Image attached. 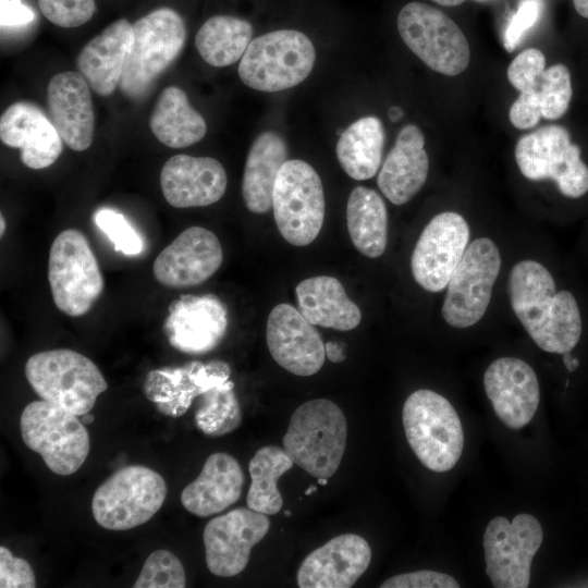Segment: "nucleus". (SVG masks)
Wrapping results in <instances>:
<instances>
[{
	"label": "nucleus",
	"instance_id": "obj_34",
	"mask_svg": "<svg viewBox=\"0 0 588 588\" xmlns=\"http://www.w3.org/2000/svg\"><path fill=\"white\" fill-rule=\"evenodd\" d=\"M382 122L373 115L364 117L342 132L336 143V157L347 175L368 180L379 170L384 145Z\"/></svg>",
	"mask_w": 588,
	"mask_h": 588
},
{
	"label": "nucleus",
	"instance_id": "obj_29",
	"mask_svg": "<svg viewBox=\"0 0 588 588\" xmlns=\"http://www.w3.org/2000/svg\"><path fill=\"white\" fill-rule=\"evenodd\" d=\"M295 293L298 310L314 326L350 331L362 320L360 309L348 298L336 278L305 279L297 284Z\"/></svg>",
	"mask_w": 588,
	"mask_h": 588
},
{
	"label": "nucleus",
	"instance_id": "obj_26",
	"mask_svg": "<svg viewBox=\"0 0 588 588\" xmlns=\"http://www.w3.org/2000/svg\"><path fill=\"white\" fill-rule=\"evenodd\" d=\"M425 136L414 124L399 132L378 175V186L394 205L409 201L424 186L429 169Z\"/></svg>",
	"mask_w": 588,
	"mask_h": 588
},
{
	"label": "nucleus",
	"instance_id": "obj_1",
	"mask_svg": "<svg viewBox=\"0 0 588 588\" xmlns=\"http://www.w3.org/2000/svg\"><path fill=\"white\" fill-rule=\"evenodd\" d=\"M509 296L514 314L541 350L564 354L577 345L583 323L576 298L568 291L556 292L544 266L518 261L510 272Z\"/></svg>",
	"mask_w": 588,
	"mask_h": 588
},
{
	"label": "nucleus",
	"instance_id": "obj_37",
	"mask_svg": "<svg viewBox=\"0 0 588 588\" xmlns=\"http://www.w3.org/2000/svg\"><path fill=\"white\" fill-rule=\"evenodd\" d=\"M195 409L197 428L209 437H220L234 431L242 421L241 405L230 379L198 396Z\"/></svg>",
	"mask_w": 588,
	"mask_h": 588
},
{
	"label": "nucleus",
	"instance_id": "obj_3",
	"mask_svg": "<svg viewBox=\"0 0 588 588\" xmlns=\"http://www.w3.org/2000/svg\"><path fill=\"white\" fill-rule=\"evenodd\" d=\"M407 442L428 469L443 473L458 462L464 446V432L452 404L441 394L420 389L413 392L402 409Z\"/></svg>",
	"mask_w": 588,
	"mask_h": 588
},
{
	"label": "nucleus",
	"instance_id": "obj_40",
	"mask_svg": "<svg viewBox=\"0 0 588 588\" xmlns=\"http://www.w3.org/2000/svg\"><path fill=\"white\" fill-rule=\"evenodd\" d=\"M44 16L52 24L73 28L88 22L95 12V0H37Z\"/></svg>",
	"mask_w": 588,
	"mask_h": 588
},
{
	"label": "nucleus",
	"instance_id": "obj_4",
	"mask_svg": "<svg viewBox=\"0 0 588 588\" xmlns=\"http://www.w3.org/2000/svg\"><path fill=\"white\" fill-rule=\"evenodd\" d=\"M25 376L36 394L77 416L91 411L108 383L97 365L69 348L36 353L25 364Z\"/></svg>",
	"mask_w": 588,
	"mask_h": 588
},
{
	"label": "nucleus",
	"instance_id": "obj_12",
	"mask_svg": "<svg viewBox=\"0 0 588 588\" xmlns=\"http://www.w3.org/2000/svg\"><path fill=\"white\" fill-rule=\"evenodd\" d=\"M514 155L520 173L528 180H552L571 198L588 192V167L580 158V148L571 142L563 126L546 125L525 134L518 139Z\"/></svg>",
	"mask_w": 588,
	"mask_h": 588
},
{
	"label": "nucleus",
	"instance_id": "obj_47",
	"mask_svg": "<svg viewBox=\"0 0 588 588\" xmlns=\"http://www.w3.org/2000/svg\"><path fill=\"white\" fill-rule=\"evenodd\" d=\"M563 362L569 372L576 370L579 366V360L576 357H573L569 352L563 354Z\"/></svg>",
	"mask_w": 588,
	"mask_h": 588
},
{
	"label": "nucleus",
	"instance_id": "obj_18",
	"mask_svg": "<svg viewBox=\"0 0 588 588\" xmlns=\"http://www.w3.org/2000/svg\"><path fill=\"white\" fill-rule=\"evenodd\" d=\"M222 261L223 252L217 235L203 226H191L160 252L152 272L163 286L192 287L212 277Z\"/></svg>",
	"mask_w": 588,
	"mask_h": 588
},
{
	"label": "nucleus",
	"instance_id": "obj_36",
	"mask_svg": "<svg viewBox=\"0 0 588 588\" xmlns=\"http://www.w3.org/2000/svg\"><path fill=\"white\" fill-rule=\"evenodd\" d=\"M294 462L284 449L275 445L260 448L248 464L252 479L246 497L247 506L266 515H274L283 505L278 480Z\"/></svg>",
	"mask_w": 588,
	"mask_h": 588
},
{
	"label": "nucleus",
	"instance_id": "obj_53",
	"mask_svg": "<svg viewBox=\"0 0 588 588\" xmlns=\"http://www.w3.org/2000/svg\"><path fill=\"white\" fill-rule=\"evenodd\" d=\"M316 490H317V487H316V486H311V487H309V488L305 491V495H310V494L314 493Z\"/></svg>",
	"mask_w": 588,
	"mask_h": 588
},
{
	"label": "nucleus",
	"instance_id": "obj_28",
	"mask_svg": "<svg viewBox=\"0 0 588 588\" xmlns=\"http://www.w3.org/2000/svg\"><path fill=\"white\" fill-rule=\"evenodd\" d=\"M132 40L133 24L120 19L90 39L78 53L79 73L98 95L109 96L120 84Z\"/></svg>",
	"mask_w": 588,
	"mask_h": 588
},
{
	"label": "nucleus",
	"instance_id": "obj_15",
	"mask_svg": "<svg viewBox=\"0 0 588 588\" xmlns=\"http://www.w3.org/2000/svg\"><path fill=\"white\" fill-rule=\"evenodd\" d=\"M469 242L466 220L456 212L434 216L422 230L412 254L415 281L429 292H440L458 266Z\"/></svg>",
	"mask_w": 588,
	"mask_h": 588
},
{
	"label": "nucleus",
	"instance_id": "obj_9",
	"mask_svg": "<svg viewBox=\"0 0 588 588\" xmlns=\"http://www.w3.org/2000/svg\"><path fill=\"white\" fill-rule=\"evenodd\" d=\"M48 280L54 305L71 317L89 311L103 291V278L86 236L76 229L57 235L49 252Z\"/></svg>",
	"mask_w": 588,
	"mask_h": 588
},
{
	"label": "nucleus",
	"instance_id": "obj_8",
	"mask_svg": "<svg viewBox=\"0 0 588 588\" xmlns=\"http://www.w3.org/2000/svg\"><path fill=\"white\" fill-rule=\"evenodd\" d=\"M168 488L156 470L128 465L115 470L95 491L91 512L105 529L123 531L147 523L161 509Z\"/></svg>",
	"mask_w": 588,
	"mask_h": 588
},
{
	"label": "nucleus",
	"instance_id": "obj_25",
	"mask_svg": "<svg viewBox=\"0 0 588 588\" xmlns=\"http://www.w3.org/2000/svg\"><path fill=\"white\" fill-rule=\"evenodd\" d=\"M47 106L51 122L66 146L75 151L86 150L93 143L95 122L85 78L71 71L53 75L47 88Z\"/></svg>",
	"mask_w": 588,
	"mask_h": 588
},
{
	"label": "nucleus",
	"instance_id": "obj_22",
	"mask_svg": "<svg viewBox=\"0 0 588 588\" xmlns=\"http://www.w3.org/2000/svg\"><path fill=\"white\" fill-rule=\"evenodd\" d=\"M371 561L368 542L356 534H342L310 552L297 571L301 588H350Z\"/></svg>",
	"mask_w": 588,
	"mask_h": 588
},
{
	"label": "nucleus",
	"instance_id": "obj_33",
	"mask_svg": "<svg viewBox=\"0 0 588 588\" xmlns=\"http://www.w3.org/2000/svg\"><path fill=\"white\" fill-rule=\"evenodd\" d=\"M346 222L356 249L366 257H380L388 244V211L373 189L357 186L347 199Z\"/></svg>",
	"mask_w": 588,
	"mask_h": 588
},
{
	"label": "nucleus",
	"instance_id": "obj_10",
	"mask_svg": "<svg viewBox=\"0 0 588 588\" xmlns=\"http://www.w3.org/2000/svg\"><path fill=\"white\" fill-rule=\"evenodd\" d=\"M397 30L404 44L431 70L455 76L470 60L468 41L441 10L424 2L406 3L397 15Z\"/></svg>",
	"mask_w": 588,
	"mask_h": 588
},
{
	"label": "nucleus",
	"instance_id": "obj_30",
	"mask_svg": "<svg viewBox=\"0 0 588 588\" xmlns=\"http://www.w3.org/2000/svg\"><path fill=\"white\" fill-rule=\"evenodd\" d=\"M285 139L273 131L261 132L247 154L242 195L246 208L264 213L272 208V193L277 175L287 161Z\"/></svg>",
	"mask_w": 588,
	"mask_h": 588
},
{
	"label": "nucleus",
	"instance_id": "obj_13",
	"mask_svg": "<svg viewBox=\"0 0 588 588\" xmlns=\"http://www.w3.org/2000/svg\"><path fill=\"white\" fill-rule=\"evenodd\" d=\"M543 540L540 523L530 514H517L512 522L492 518L483 534L486 573L495 588H526L531 561Z\"/></svg>",
	"mask_w": 588,
	"mask_h": 588
},
{
	"label": "nucleus",
	"instance_id": "obj_20",
	"mask_svg": "<svg viewBox=\"0 0 588 588\" xmlns=\"http://www.w3.org/2000/svg\"><path fill=\"white\" fill-rule=\"evenodd\" d=\"M230 376L231 369L223 360H193L182 366L149 371L143 383V392L159 413L177 418L187 412L199 395L225 382Z\"/></svg>",
	"mask_w": 588,
	"mask_h": 588
},
{
	"label": "nucleus",
	"instance_id": "obj_43",
	"mask_svg": "<svg viewBox=\"0 0 588 588\" xmlns=\"http://www.w3.org/2000/svg\"><path fill=\"white\" fill-rule=\"evenodd\" d=\"M0 587L35 588L36 578L29 563L13 555L5 547H0Z\"/></svg>",
	"mask_w": 588,
	"mask_h": 588
},
{
	"label": "nucleus",
	"instance_id": "obj_39",
	"mask_svg": "<svg viewBox=\"0 0 588 588\" xmlns=\"http://www.w3.org/2000/svg\"><path fill=\"white\" fill-rule=\"evenodd\" d=\"M94 221L117 252L135 256L145 248L143 237L122 213L110 208H102L95 212Z\"/></svg>",
	"mask_w": 588,
	"mask_h": 588
},
{
	"label": "nucleus",
	"instance_id": "obj_14",
	"mask_svg": "<svg viewBox=\"0 0 588 588\" xmlns=\"http://www.w3.org/2000/svg\"><path fill=\"white\" fill-rule=\"evenodd\" d=\"M500 268L501 255L490 238L480 237L467 246L442 305V317L450 326L468 328L483 317Z\"/></svg>",
	"mask_w": 588,
	"mask_h": 588
},
{
	"label": "nucleus",
	"instance_id": "obj_27",
	"mask_svg": "<svg viewBox=\"0 0 588 588\" xmlns=\"http://www.w3.org/2000/svg\"><path fill=\"white\" fill-rule=\"evenodd\" d=\"M244 481L236 458L224 452L212 453L199 476L183 489L181 503L198 517L221 513L240 499Z\"/></svg>",
	"mask_w": 588,
	"mask_h": 588
},
{
	"label": "nucleus",
	"instance_id": "obj_24",
	"mask_svg": "<svg viewBox=\"0 0 588 588\" xmlns=\"http://www.w3.org/2000/svg\"><path fill=\"white\" fill-rule=\"evenodd\" d=\"M0 139L21 149V160L27 168L50 167L62 152V138L56 126L37 106L26 101L11 105L0 119Z\"/></svg>",
	"mask_w": 588,
	"mask_h": 588
},
{
	"label": "nucleus",
	"instance_id": "obj_5",
	"mask_svg": "<svg viewBox=\"0 0 588 588\" xmlns=\"http://www.w3.org/2000/svg\"><path fill=\"white\" fill-rule=\"evenodd\" d=\"M316 60L310 38L296 29H278L252 39L237 71L242 82L259 91H280L304 82Z\"/></svg>",
	"mask_w": 588,
	"mask_h": 588
},
{
	"label": "nucleus",
	"instance_id": "obj_11",
	"mask_svg": "<svg viewBox=\"0 0 588 588\" xmlns=\"http://www.w3.org/2000/svg\"><path fill=\"white\" fill-rule=\"evenodd\" d=\"M273 217L282 237L306 246L318 236L324 220V193L316 170L306 161L287 160L272 193Z\"/></svg>",
	"mask_w": 588,
	"mask_h": 588
},
{
	"label": "nucleus",
	"instance_id": "obj_51",
	"mask_svg": "<svg viewBox=\"0 0 588 588\" xmlns=\"http://www.w3.org/2000/svg\"><path fill=\"white\" fill-rule=\"evenodd\" d=\"M82 417V421L84 425H89L94 421V415L90 414V412L84 414Z\"/></svg>",
	"mask_w": 588,
	"mask_h": 588
},
{
	"label": "nucleus",
	"instance_id": "obj_45",
	"mask_svg": "<svg viewBox=\"0 0 588 588\" xmlns=\"http://www.w3.org/2000/svg\"><path fill=\"white\" fill-rule=\"evenodd\" d=\"M34 19L33 9L23 0H0L1 27L26 25Z\"/></svg>",
	"mask_w": 588,
	"mask_h": 588
},
{
	"label": "nucleus",
	"instance_id": "obj_46",
	"mask_svg": "<svg viewBox=\"0 0 588 588\" xmlns=\"http://www.w3.org/2000/svg\"><path fill=\"white\" fill-rule=\"evenodd\" d=\"M326 357L332 363H341L345 359L343 345L338 342H328L324 344Z\"/></svg>",
	"mask_w": 588,
	"mask_h": 588
},
{
	"label": "nucleus",
	"instance_id": "obj_35",
	"mask_svg": "<svg viewBox=\"0 0 588 588\" xmlns=\"http://www.w3.org/2000/svg\"><path fill=\"white\" fill-rule=\"evenodd\" d=\"M252 24L233 15H213L198 29L195 46L200 57L216 68L229 66L245 53L253 38Z\"/></svg>",
	"mask_w": 588,
	"mask_h": 588
},
{
	"label": "nucleus",
	"instance_id": "obj_16",
	"mask_svg": "<svg viewBox=\"0 0 588 588\" xmlns=\"http://www.w3.org/2000/svg\"><path fill=\"white\" fill-rule=\"evenodd\" d=\"M270 528L268 515L247 507H237L207 523L203 532L206 564L219 577L242 573L252 549Z\"/></svg>",
	"mask_w": 588,
	"mask_h": 588
},
{
	"label": "nucleus",
	"instance_id": "obj_17",
	"mask_svg": "<svg viewBox=\"0 0 588 588\" xmlns=\"http://www.w3.org/2000/svg\"><path fill=\"white\" fill-rule=\"evenodd\" d=\"M226 328L228 309L218 296L188 294L170 304L162 331L173 348L201 355L220 344Z\"/></svg>",
	"mask_w": 588,
	"mask_h": 588
},
{
	"label": "nucleus",
	"instance_id": "obj_23",
	"mask_svg": "<svg viewBox=\"0 0 588 588\" xmlns=\"http://www.w3.org/2000/svg\"><path fill=\"white\" fill-rule=\"evenodd\" d=\"M226 184L223 166L210 157L175 155L160 172L163 197L175 208L212 205L222 198Z\"/></svg>",
	"mask_w": 588,
	"mask_h": 588
},
{
	"label": "nucleus",
	"instance_id": "obj_41",
	"mask_svg": "<svg viewBox=\"0 0 588 588\" xmlns=\"http://www.w3.org/2000/svg\"><path fill=\"white\" fill-rule=\"evenodd\" d=\"M546 70L544 54L536 48L518 53L507 68V78L519 93L529 91Z\"/></svg>",
	"mask_w": 588,
	"mask_h": 588
},
{
	"label": "nucleus",
	"instance_id": "obj_44",
	"mask_svg": "<svg viewBox=\"0 0 588 588\" xmlns=\"http://www.w3.org/2000/svg\"><path fill=\"white\" fill-rule=\"evenodd\" d=\"M381 588H458L460 584L448 574L436 571H417L395 575L384 580Z\"/></svg>",
	"mask_w": 588,
	"mask_h": 588
},
{
	"label": "nucleus",
	"instance_id": "obj_55",
	"mask_svg": "<svg viewBox=\"0 0 588 588\" xmlns=\"http://www.w3.org/2000/svg\"><path fill=\"white\" fill-rule=\"evenodd\" d=\"M284 515H285V517H290V516H291V511H290V510H286V511L284 512Z\"/></svg>",
	"mask_w": 588,
	"mask_h": 588
},
{
	"label": "nucleus",
	"instance_id": "obj_50",
	"mask_svg": "<svg viewBox=\"0 0 588 588\" xmlns=\"http://www.w3.org/2000/svg\"><path fill=\"white\" fill-rule=\"evenodd\" d=\"M403 112L401 110V108H397V107H392L389 111V117L391 119V121L395 122L397 121L399 119H401Z\"/></svg>",
	"mask_w": 588,
	"mask_h": 588
},
{
	"label": "nucleus",
	"instance_id": "obj_2",
	"mask_svg": "<svg viewBox=\"0 0 588 588\" xmlns=\"http://www.w3.org/2000/svg\"><path fill=\"white\" fill-rule=\"evenodd\" d=\"M346 434L342 409L330 400L316 399L294 411L282 443L294 464L316 478H330L342 462Z\"/></svg>",
	"mask_w": 588,
	"mask_h": 588
},
{
	"label": "nucleus",
	"instance_id": "obj_48",
	"mask_svg": "<svg viewBox=\"0 0 588 588\" xmlns=\"http://www.w3.org/2000/svg\"><path fill=\"white\" fill-rule=\"evenodd\" d=\"M573 2L578 14L588 19V0H573Z\"/></svg>",
	"mask_w": 588,
	"mask_h": 588
},
{
	"label": "nucleus",
	"instance_id": "obj_19",
	"mask_svg": "<svg viewBox=\"0 0 588 588\" xmlns=\"http://www.w3.org/2000/svg\"><path fill=\"white\" fill-rule=\"evenodd\" d=\"M266 342L272 358L293 375H315L324 364V343L319 332L290 304H279L270 311Z\"/></svg>",
	"mask_w": 588,
	"mask_h": 588
},
{
	"label": "nucleus",
	"instance_id": "obj_7",
	"mask_svg": "<svg viewBox=\"0 0 588 588\" xmlns=\"http://www.w3.org/2000/svg\"><path fill=\"white\" fill-rule=\"evenodd\" d=\"M20 430L25 445L60 476L77 471L90 451L89 433L78 416L45 400L23 409Z\"/></svg>",
	"mask_w": 588,
	"mask_h": 588
},
{
	"label": "nucleus",
	"instance_id": "obj_54",
	"mask_svg": "<svg viewBox=\"0 0 588 588\" xmlns=\"http://www.w3.org/2000/svg\"><path fill=\"white\" fill-rule=\"evenodd\" d=\"M317 479H318V483L320 486H326L328 483V478L320 477V478H317Z\"/></svg>",
	"mask_w": 588,
	"mask_h": 588
},
{
	"label": "nucleus",
	"instance_id": "obj_38",
	"mask_svg": "<svg viewBox=\"0 0 588 588\" xmlns=\"http://www.w3.org/2000/svg\"><path fill=\"white\" fill-rule=\"evenodd\" d=\"M183 564L171 551L158 549L146 559L134 588H184Z\"/></svg>",
	"mask_w": 588,
	"mask_h": 588
},
{
	"label": "nucleus",
	"instance_id": "obj_49",
	"mask_svg": "<svg viewBox=\"0 0 588 588\" xmlns=\"http://www.w3.org/2000/svg\"><path fill=\"white\" fill-rule=\"evenodd\" d=\"M431 1L443 7H455V5L462 4L466 0H431Z\"/></svg>",
	"mask_w": 588,
	"mask_h": 588
},
{
	"label": "nucleus",
	"instance_id": "obj_52",
	"mask_svg": "<svg viewBox=\"0 0 588 588\" xmlns=\"http://www.w3.org/2000/svg\"><path fill=\"white\" fill-rule=\"evenodd\" d=\"M0 221H1V230H0V234L3 235L4 230H5V221H4V218H3L2 215H1V217H0Z\"/></svg>",
	"mask_w": 588,
	"mask_h": 588
},
{
	"label": "nucleus",
	"instance_id": "obj_6",
	"mask_svg": "<svg viewBox=\"0 0 588 588\" xmlns=\"http://www.w3.org/2000/svg\"><path fill=\"white\" fill-rule=\"evenodd\" d=\"M186 39L181 15L158 8L133 24V40L124 63L120 88L130 98H142L180 54Z\"/></svg>",
	"mask_w": 588,
	"mask_h": 588
},
{
	"label": "nucleus",
	"instance_id": "obj_32",
	"mask_svg": "<svg viewBox=\"0 0 588 588\" xmlns=\"http://www.w3.org/2000/svg\"><path fill=\"white\" fill-rule=\"evenodd\" d=\"M149 126L157 139L170 148H185L203 139L207 124L191 105L185 93L166 87L154 107Z\"/></svg>",
	"mask_w": 588,
	"mask_h": 588
},
{
	"label": "nucleus",
	"instance_id": "obj_31",
	"mask_svg": "<svg viewBox=\"0 0 588 588\" xmlns=\"http://www.w3.org/2000/svg\"><path fill=\"white\" fill-rule=\"evenodd\" d=\"M572 82L564 64L546 69L535 86L512 103L509 118L513 126L527 130L536 126L540 119L558 120L564 115L572 99Z\"/></svg>",
	"mask_w": 588,
	"mask_h": 588
},
{
	"label": "nucleus",
	"instance_id": "obj_21",
	"mask_svg": "<svg viewBox=\"0 0 588 588\" xmlns=\"http://www.w3.org/2000/svg\"><path fill=\"white\" fill-rule=\"evenodd\" d=\"M483 385L494 413L511 429L530 422L540 401L539 381L534 369L516 357H501L487 368Z\"/></svg>",
	"mask_w": 588,
	"mask_h": 588
},
{
	"label": "nucleus",
	"instance_id": "obj_42",
	"mask_svg": "<svg viewBox=\"0 0 588 588\" xmlns=\"http://www.w3.org/2000/svg\"><path fill=\"white\" fill-rule=\"evenodd\" d=\"M541 8V0L520 1L504 30L503 44L507 52L515 50L525 33L535 25L540 16Z\"/></svg>",
	"mask_w": 588,
	"mask_h": 588
}]
</instances>
